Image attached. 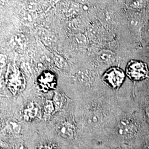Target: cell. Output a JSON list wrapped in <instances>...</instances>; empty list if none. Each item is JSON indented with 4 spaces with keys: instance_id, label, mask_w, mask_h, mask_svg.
<instances>
[{
    "instance_id": "10",
    "label": "cell",
    "mask_w": 149,
    "mask_h": 149,
    "mask_svg": "<svg viewBox=\"0 0 149 149\" xmlns=\"http://www.w3.org/2000/svg\"><path fill=\"white\" fill-rule=\"evenodd\" d=\"M55 112V107L54 106L53 102L50 101L46 102L44 105V114L45 116V118L47 117L52 114Z\"/></svg>"
},
{
    "instance_id": "12",
    "label": "cell",
    "mask_w": 149,
    "mask_h": 149,
    "mask_svg": "<svg viewBox=\"0 0 149 149\" xmlns=\"http://www.w3.org/2000/svg\"><path fill=\"white\" fill-rule=\"evenodd\" d=\"M145 116H146V117L148 118V122L149 123V105L145 108Z\"/></svg>"
},
{
    "instance_id": "5",
    "label": "cell",
    "mask_w": 149,
    "mask_h": 149,
    "mask_svg": "<svg viewBox=\"0 0 149 149\" xmlns=\"http://www.w3.org/2000/svg\"><path fill=\"white\" fill-rule=\"evenodd\" d=\"M55 130L59 136L66 139H71L74 136L75 128L74 124L69 121H62L57 124Z\"/></svg>"
},
{
    "instance_id": "13",
    "label": "cell",
    "mask_w": 149,
    "mask_h": 149,
    "mask_svg": "<svg viewBox=\"0 0 149 149\" xmlns=\"http://www.w3.org/2000/svg\"><path fill=\"white\" fill-rule=\"evenodd\" d=\"M143 149H149V141H146L143 146Z\"/></svg>"
},
{
    "instance_id": "11",
    "label": "cell",
    "mask_w": 149,
    "mask_h": 149,
    "mask_svg": "<svg viewBox=\"0 0 149 149\" xmlns=\"http://www.w3.org/2000/svg\"><path fill=\"white\" fill-rule=\"evenodd\" d=\"M37 149H58V148L54 144L45 143L39 145Z\"/></svg>"
},
{
    "instance_id": "1",
    "label": "cell",
    "mask_w": 149,
    "mask_h": 149,
    "mask_svg": "<svg viewBox=\"0 0 149 149\" xmlns=\"http://www.w3.org/2000/svg\"><path fill=\"white\" fill-rule=\"evenodd\" d=\"M140 123L135 119V117L123 118L118 123L116 132L120 138L125 140L136 141L141 134Z\"/></svg>"
},
{
    "instance_id": "9",
    "label": "cell",
    "mask_w": 149,
    "mask_h": 149,
    "mask_svg": "<svg viewBox=\"0 0 149 149\" xmlns=\"http://www.w3.org/2000/svg\"><path fill=\"white\" fill-rule=\"evenodd\" d=\"M6 127L11 133L18 134L21 132L20 125L16 122H10L8 123Z\"/></svg>"
},
{
    "instance_id": "3",
    "label": "cell",
    "mask_w": 149,
    "mask_h": 149,
    "mask_svg": "<svg viewBox=\"0 0 149 149\" xmlns=\"http://www.w3.org/2000/svg\"><path fill=\"white\" fill-rule=\"evenodd\" d=\"M125 72L120 68L113 66L107 70L102 75V80L114 90L119 89L125 79Z\"/></svg>"
},
{
    "instance_id": "7",
    "label": "cell",
    "mask_w": 149,
    "mask_h": 149,
    "mask_svg": "<svg viewBox=\"0 0 149 149\" xmlns=\"http://www.w3.org/2000/svg\"><path fill=\"white\" fill-rule=\"evenodd\" d=\"M147 0H132L129 3V7L134 11H143L147 6Z\"/></svg>"
},
{
    "instance_id": "8",
    "label": "cell",
    "mask_w": 149,
    "mask_h": 149,
    "mask_svg": "<svg viewBox=\"0 0 149 149\" xmlns=\"http://www.w3.org/2000/svg\"><path fill=\"white\" fill-rule=\"evenodd\" d=\"M64 97L60 93H56L54 97L53 104L55 112H59L63 109L64 106Z\"/></svg>"
},
{
    "instance_id": "4",
    "label": "cell",
    "mask_w": 149,
    "mask_h": 149,
    "mask_svg": "<svg viewBox=\"0 0 149 149\" xmlns=\"http://www.w3.org/2000/svg\"><path fill=\"white\" fill-rule=\"evenodd\" d=\"M38 82L40 88L43 91L52 90L55 89L56 85V76L52 72L46 71L39 76Z\"/></svg>"
},
{
    "instance_id": "6",
    "label": "cell",
    "mask_w": 149,
    "mask_h": 149,
    "mask_svg": "<svg viewBox=\"0 0 149 149\" xmlns=\"http://www.w3.org/2000/svg\"><path fill=\"white\" fill-rule=\"evenodd\" d=\"M38 109L34 104H31L24 110L23 118L27 121H32L38 116Z\"/></svg>"
},
{
    "instance_id": "2",
    "label": "cell",
    "mask_w": 149,
    "mask_h": 149,
    "mask_svg": "<svg viewBox=\"0 0 149 149\" xmlns=\"http://www.w3.org/2000/svg\"><path fill=\"white\" fill-rule=\"evenodd\" d=\"M125 74L130 80L140 82L149 77V67L148 64L143 61L131 60L127 65Z\"/></svg>"
},
{
    "instance_id": "14",
    "label": "cell",
    "mask_w": 149,
    "mask_h": 149,
    "mask_svg": "<svg viewBox=\"0 0 149 149\" xmlns=\"http://www.w3.org/2000/svg\"><path fill=\"white\" fill-rule=\"evenodd\" d=\"M16 149H25V148L23 145L19 144L16 147Z\"/></svg>"
}]
</instances>
